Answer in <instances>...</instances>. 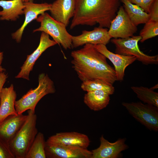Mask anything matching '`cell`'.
<instances>
[{"label":"cell","mask_w":158,"mask_h":158,"mask_svg":"<svg viewBox=\"0 0 158 158\" xmlns=\"http://www.w3.org/2000/svg\"><path fill=\"white\" fill-rule=\"evenodd\" d=\"M141 39L140 35L122 39L113 38L111 41L115 46V53L127 56H134L137 60L145 65L157 64L158 56L147 55L140 49L138 42Z\"/></svg>","instance_id":"8992f818"},{"label":"cell","mask_w":158,"mask_h":158,"mask_svg":"<svg viewBox=\"0 0 158 158\" xmlns=\"http://www.w3.org/2000/svg\"><path fill=\"white\" fill-rule=\"evenodd\" d=\"M30 0H23V2H27Z\"/></svg>","instance_id":"4dcf8cb0"},{"label":"cell","mask_w":158,"mask_h":158,"mask_svg":"<svg viewBox=\"0 0 158 158\" xmlns=\"http://www.w3.org/2000/svg\"><path fill=\"white\" fill-rule=\"evenodd\" d=\"M8 77V75L5 72L0 73V96L3 86Z\"/></svg>","instance_id":"f1b7e54d"},{"label":"cell","mask_w":158,"mask_h":158,"mask_svg":"<svg viewBox=\"0 0 158 158\" xmlns=\"http://www.w3.org/2000/svg\"><path fill=\"white\" fill-rule=\"evenodd\" d=\"M36 88L30 89L20 99L16 101L15 106L18 114H22L27 110L35 112L37 104L43 97L55 92L54 83L47 74L44 73L40 74Z\"/></svg>","instance_id":"277c9868"},{"label":"cell","mask_w":158,"mask_h":158,"mask_svg":"<svg viewBox=\"0 0 158 158\" xmlns=\"http://www.w3.org/2000/svg\"><path fill=\"white\" fill-rule=\"evenodd\" d=\"M142 8L146 12L149 13L150 7L154 0H128Z\"/></svg>","instance_id":"484cf974"},{"label":"cell","mask_w":158,"mask_h":158,"mask_svg":"<svg viewBox=\"0 0 158 158\" xmlns=\"http://www.w3.org/2000/svg\"><path fill=\"white\" fill-rule=\"evenodd\" d=\"M0 158H15L13 154L8 150L0 142Z\"/></svg>","instance_id":"83f0119b"},{"label":"cell","mask_w":158,"mask_h":158,"mask_svg":"<svg viewBox=\"0 0 158 158\" xmlns=\"http://www.w3.org/2000/svg\"><path fill=\"white\" fill-rule=\"evenodd\" d=\"M75 8V0H56L51 4V16L57 21L68 26Z\"/></svg>","instance_id":"e0dca14e"},{"label":"cell","mask_w":158,"mask_h":158,"mask_svg":"<svg viewBox=\"0 0 158 158\" xmlns=\"http://www.w3.org/2000/svg\"><path fill=\"white\" fill-rule=\"evenodd\" d=\"M137 30V26L131 21L123 7L120 6L111 22L108 33L111 38L124 39L133 36Z\"/></svg>","instance_id":"ba28073f"},{"label":"cell","mask_w":158,"mask_h":158,"mask_svg":"<svg viewBox=\"0 0 158 158\" xmlns=\"http://www.w3.org/2000/svg\"><path fill=\"white\" fill-rule=\"evenodd\" d=\"M72 67L82 81L100 79L113 84L117 80L114 69L107 63L106 57L90 44L71 52Z\"/></svg>","instance_id":"6da1fadb"},{"label":"cell","mask_w":158,"mask_h":158,"mask_svg":"<svg viewBox=\"0 0 158 158\" xmlns=\"http://www.w3.org/2000/svg\"><path fill=\"white\" fill-rule=\"evenodd\" d=\"M110 95L102 90L87 92L84 97V102L91 110L99 111L105 108L110 101Z\"/></svg>","instance_id":"ffe728a7"},{"label":"cell","mask_w":158,"mask_h":158,"mask_svg":"<svg viewBox=\"0 0 158 158\" xmlns=\"http://www.w3.org/2000/svg\"><path fill=\"white\" fill-rule=\"evenodd\" d=\"M106 28L99 27L95 28L91 31L83 30L81 34L72 37V48H76L86 44L93 45L103 44L106 45L111 37Z\"/></svg>","instance_id":"8fae6325"},{"label":"cell","mask_w":158,"mask_h":158,"mask_svg":"<svg viewBox=\"0 0 158 158\" xmlns=\"http://www.w3.org/2000/svg\"><path fill=\"white\" fill-rule=\"evenodd\" d=\"M57 44L56 42L50 39L49 35L42 32L38 46L31 54L27 56L25 61L20 68V71L15 78L29 80L30 72L32 71L36 60L47 49Z\"/></svg>","instance_id":"30bf717a"},{"label":"cell","mask_w":158,"mask_h":158,"mask_svg":"<svg viewBox=\"0 0 158 158\" xmlns=\"http://www.w3.org/2000/svg\"><path fill=\"white\" fill-rule=\"evenodd\" d=\"M95 48L108 59L113 64L117 80L123 81L125 75V71L126 67L137 60L134 56H127L114 53L109 50L106 45L103 44L94 45Z\"/></svg>","instance_id":"5bb4252c"},{"label":"cell","mask_w":158,"mask_h":158,"mask_svg":"<svg viewBox=\"0 0 158 158\" xmlns=\"http://www.w3.org/2000/svg\"><path fill=\"white\" fill-rule=\"evenodd\" d=\"M81 88L83 90L87 92L95 90H102L110 95L113 94L115 91V88L113 84L100 79L82 82Z\"/></svg>","instance_id":"603a6c76"},{"label":"cell","mask_w":158,"mask_h":158,"mask_svg":"<svg viewBox=\"0 0 158 158\" xmlns=\"http://www.w3.org/2000/svg\"><path fill=\"white\" fill-rule=\"evenodd\" d=\"M23 0H0V20L14 21L24 14V5Z\"/></svg>","instance_id":"d6986e66"},{"label":"cell","mask_w":158,"mask_h":158,"mask_svg":"<svg viewBox=\"0 0 158 158\" xmlns=\"http://www.w3.org/2000/svg\"><path fill=\"white\" fill-rule=\"evenodd\" d=\"M46 158H92V152L87 148L75 146L45 144Z\"/></svg>","instance_id":"7c38bea8"},{"label":"cell","mask_w":158,"mask_h":158,"mask_svg":"<svg viewBox=\"0 0 158 158\" xmlns=\"http://www.w3.org/2000/svg\"><path fill=\"white\" fill-rule=\"evenodd\" d=\"M90 141L87 135L75 132L57 133L49 137L46 144L49 145L75 146L87 148Z\"/></svg>","instance_id":"4fadbf2b"},{"label":"cell","mask_w":158,"mask_h":158,"mask_svg":"<svg viewBox=\"0 0 158 158\" xmlns=\"http://www.w3.org/2000/svg\"><path fill=\"white\" fill-rule=\"evenodd\" d=\"M131 89L138 98L144 103L158 107V93L152 87L143 86H132Z\"/></svg>","instance_id":"7402d4cb"},{"label":"cell","mask_w":158,"mask_h":158,"mask_svg":"<svg viewBox=\"0 0 158 158\" xmlns=\"http://www.w3.org/2000/svg\"><path fill=\"white\" fill-rule=\"evenodd\" d=\"M75 8L70 26L79 25L109 28L120 6V0H75Z\"/></svg>","instance_id":"7a4b0ae2"},{"label":"cell","mask_w":158,"mask_h":158,"mask_svg":"<svg viewBox=\"0 0 158 158\" xmlns=\"http://www.w3.org/2000/svg\"><path fill=\"white\" fill-rule=\"evenodd\" d=\"M3 56L4 54L3 52L0 51V73L3 72H5L6 71V69L3 68L1 66V63L4 58Z\"/></svg>","instance_id":"f546056e"},{"label":"cell","mask_w":158,"mask_h":158,"mask_svg":"<svg viewBox=\"0 0 158 158\" xmlns=\"http://www.w3.org/2000/svg\"><path fill=\"white\" fill-rule=\"evenodd\" d=\"M27 117V115H24L23 114L11 115L0 122V142L11 153L9 143L25 122Z\"/></svg>","instance_id":"9c48e42d"},{"label":"cell","mask_w":158,"mask_h":158,"mask_svg":"<svg viewBox=\"0 0 158 158\" xmlns=\"http://www.w3.org/2000/svg\"><path fill=\"white\" fill-rule=\"evenodd\" d=\"M122 105L138 121L149 130H158V107L141 102H126Z\"/></svg>","instance_id":"52a82bcc"},{"label":"cell","mask_w":158,"mask_h":158,"mask_svg":"<svg viewBox=\"0 0 158 158\" xmlns=\"http://www.w3.org/2000/svg\"><path fill=\"white\" fill-rule=\"evenodd\" d=\"M158 35V21L149 20L140 31L139 35L141 37L140 41L143 42L149 39Z\"/></svg>","instance_id":"d4e9b609"},{"label":"cell","mask_w":158,"mask_h":158,"mask_svg":"<svg viewBox=\"0 0 158 158\" xmlns=\"http://www.w3.org/2000/svg\"><path fill=\"white\" fill-rule=\"evenodd\" d=\"M16 98L13 84L3 87L0 96V122L9 116L18 114L15 106Z\"/></svg>","instance_id":"ac0fdd59"},{"label":"cell","mask_w":158,"mask_h":158,"mask_svg":"<svg viewBox=\"0 0 158 158\" xmlns=\"http://www.w3.org/2000/svg\"><path fill=\"white\" fill-rule=\"evenodd\" d=\"M46 141L44 134L39 132L29 150L25 158H45Z\"/></svg>","instance_id":"cb8c5ba5"},{"label":"cell","mask_w":158,"mask_h":158,"mask_svg":"<svg viewBox=\"0 0 158 158\" xmlns=\"http://www.w3.org/2000/svg\"><path fill=\"white\" fill-rule=\"evenodd\" d=\"M100 141L99 146L91 151L92 158H116L121 152L128 147L124 138L119 139L112 143L102 135L100 138Z\"/></svg>","instance_id":"2e32d148"},{"label":"cell","mask_w":158,"mask_h":158,"mask_svg":"<svg viewBox=\"0 0 158 158\" xmlns=\"http://www.w3.org/2000/svg\"><path fill=\"white\" fill-rule=\"evenodd\" d=\"M40 23L38 28L33 30L44 32L50 35L57 44L66 50L72 48V37L67 31L63 24L53 18L46 12L40 14L35 19Z\"/></svg>","instance_id":"5b68a950"},{"label":"cell","mask_w":158,"mask_h":158,"mask_svg":"<svg viewBox=\"0 0 158 158\" xmlns=\"http://www.w3.org/2000/svg\"><path fill=\"white\" fill-rule=\"evenodd\" d=\"M149 13L150 15V20L158 21V0H154Z\"/></svg>","instance_id":"4316f807"},{"label":"cell","mask_w":158,"mask_h":158,"mask_svg":"<svg viewBox=\"0 0 158 158\" xmlns=\"http://www.w3.org/2000/svg\"><path fill=\"white\" fill-rule=\"evenodd\" d=\"M37 120L35 112L28 110L25 121L9 143L15 158H25L38 133Z\"/></svg>","instance_id":"3957f363"},{"label":"cell","mask_w":158,"mask_h":158,"mask_svg":"<svg viewBox=\"0 0 158 158\" xmlns=\"http://www.w3.org/2000/svg\"></svg>","instance_id":"1f68e13d"},{"label":"cell","mask_w":158,"mask_h":158,"mask_svg":"<svg viewBox=\"0 0 158 158\" xmlns=\"http://www.w3.org/2000/svg\"><path fill=\"white\" fill-rule=\"evenodd\" d=\"M130 18L136 26L145 24L150 19L149 13L146 12L138 6L130 2L128 0H120Z\"/></svg>","instance_id":"44dd1931"},{"label":"cell","mask_w":158,"mask_h":158,"mask_svg":"<svg viewBox=\"0 0 158 158\" xmlns=\"http://www.w3.org/2000/svg\"><path fill=\"white\" fill-rule=\"evenodd\" d=\"M24 14L25 19L23 23L20 27L12 34V38L19 43L20 42L24 31L28 25L35 19L38 16L45 11H49L51 4L46 3H35L32 1L24 2Z\"/></svg>","instance_id":"9a60e30c"}]
</instances>
